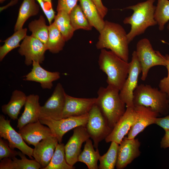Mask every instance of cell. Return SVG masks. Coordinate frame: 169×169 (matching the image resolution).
I'll return each mask as SVG.
<instances>
[{"label": "cell", "mask_w": 169, "mask_h": 169, "mask_svg": "<svg viewBox=\"0 0 169 169\" xmlns=\"http://www.w3.org/2000/svg\"><path fill=\"white\" fill-rule=\"evenodd\" d=\"M100 69L107 76L108 85L120 91L127 77L130 63L122 59L115 53L105 49H101L98 59Z\"/></svg>", "instance_id": "cell-4"}, {"label": "cell", "mask_w": 169, "mask_h": 169, "mask_svg": "<svg viewBox=\"0 0 169 169\" xmlns=\"http://www.w3.org/2000/svg\"><path fill=\"white\" fill-rule=\"evenodd\" d=\"M89 118L88 113L80 116H70L59 120L49 118L39 119L40 122L47 125L53 135L61 143L64 135L68 131L80 126H86Z\"/></svg>", "instance_id": "cell-8"}, {"label": "cell", "mask_w": 169, "mask_h": 169, "mask_svg": "<svg viewBox=\"0 0 169 169\" xmlns=\"http://www.w3.org/2000/svg\"><path fill=\"white\" fill-rule=\"evenodd\" d=\"M154 124L160 126L164 130H169V115L161 118H156Z\"/></svg>", "instance_id": "cell-39"}, {"label": "cell", "mask_w": 169, "mask_h": 169, "mask_svg": "<svg viewBox=\"0 0 169 169\" xmlns=\"http://www.w3.org/2000/svg\"><path fill=\"white\" fill-rule=\"evenodd\" d=\"M119 93V89L110 85L100 87L97 91L96 104L112 129L126 109Z\"/></svg>", "instance_id": "cell-3"}, {"label": "cell", "mask_w": 169, "mask_h": 169, "mask_svg": "<svg viewBox=\"0 0 169 169\" xmlns=\"http://www.w3.org/2000/svg\"><path fill=\"white\" fill-rule=\"evenodd\" d=\"M130 63V69L127 78L120 91L121 100L125 104L126 107L135 108L133 102V93L138 86V78L141 72V68L136 51L132 54Z\"/></svg>", "instance_id": "cell-10"}, {"label": "cell", "mask_w": 169, "mask_h": 169, "mask_svg": "<svg viewBox=\"0 0 169 169\" xmlns=\"http://www.w3.org/2000/svg\"><path fill=\"white\" fill-rule=\"evenodd\" d=\"M40 64L38 62L33 61L32 69L25 76L24 80L39 83L43 89H51L53 86V82L60 78V73L48 71Z\"/></svg>", "instance_id": "cell-20"}, {"label": "cell", "mask_w": 169, "mask_h": 169, "mask_svg": "<svg viewBox=\"0 0 169 169\" xmlns=\"http://www.w3.org/2000/svg\"><path fill=\"white\" fill-rule=\"evenodd\" d=\"M75 167L67 162L65 157L64 145L58 143L49 165L44 169H74Z\"/></svg>", "instance_id": "cell-30"}, {"label": "cell", "mask_w": 169, "mask_h": 169, "mask_svg": "<svg viewBox=\"0 0 169 169\" xmlns=\"http://www.w3.org/2000/svg\"><path fill=\"white\" fill-rule=\"evenodd\" d=\"M165 56L167 61L166 66L167 70V75L160 80L159 86L161 91L166 94L169 99V54H166Z\"/></svg>", "instance_id": "cell-38"}, {"label": "cell", "mask_w": 169, "mask_h": 169, "mask_svg": "<svg viewBox=\"0 0 169 169\" xmlns=\"http://www.w3.org/2000/svg\"><path fill=\"white\" fill-rule=\"evenodd\" d=\"M92 0L95 5L101 16L104 19L108 11L107 8L103 5L101 0Z\"/></svg>", "instance_id": "cell-40"}, {"label": "cell", "mask_w": 169, "mask_h": 169, "mask_svg": "<svg viewBox=\"0 0 169 169\" xmlns=\"http://www.w3.org/2000/svg\"><path fill=\"white\" fill-rule=\"evenodd\" d=\"M154 18L159 29L163 30L165 25L169 21V1L158 0L154 13Z\"/></svg>", "instance_id": "cell-34"}, {"label": "cell", "mask_w": 169, "mask_h": 169, "mask_svg": "<svg viewBox=\"0 0 169 169\" xmlns=\"http://www.w3.org/2000/svg\"><path fill=\"white\" fill-rule=\"evenodd\" d=\"M89 118L85 126L94 146L98 149L99 143L111 133V128L98 106L95 104L88 113Z\"/></svg>", "instance_id": "cell-7"}, {"label": "cell", "mask_w": 169, "mask_h": 169, "mask_svg": "<svg viewBox=\"0 0 169 169\" xmlns=\"http://www.w3.org/2000/svg\"><path fill=\"white\" fill-rule=\"evenodd\" d=\"M66 93L62 84L58 83L50 97L41 106L39 120L49 118L54 120L62 118Z\"/></svg>", "instance_id": "cell-9"}, {"label": "cell", "mask_w": 169, "mask_h": 169, "mask_svg": "<svg viewBox=\"0 0 169 169\" xmlns=\"http://www.w3.org/2000/svg\"><path fill=\"white\" fill-rule=\"evenodd\" d=\"M141 68V79L145 81L150 69L154 66H166L167 61L165 56L153 49L149 40L146 38L140 39L136 44V51Z\"/></svg>", "instance_id": "cell-6"}, {"label": "cell", "mask_w": 169, "mask_h": 169, "mask_svg": "<svg viewBox=\"0 0 169 169\" xmlns=\"http://www.w3.org/2000/svg\"><path fill=\"white\" fill-rule=\"evenodd\" d=\"M81 8L90 24L99 33L105 24L103 18L92 0H79Z\"/></svg>", "instance_id": "cell-24"}, {"label": "cell", "mask_w": 169, "mask_h": 169, "mask_svg": "<svg viewBox=\"0 0 169 169\" xmlns=\"http://www.w3.org/2000/svg\"><path fill=\"white\" fill-rule=\"evenodd\" d=\"M6 0H0V3H2L3 2H4V1H5Z\"/></svg>", "instance_id": "cell-42"}, {"label": "cell", "mask_w": 169, "mask_h": 169, "mask_svg": "<svg viewBox=\"0 0 169 169\" xmlns=\"http://www.w3.org/2000/svg\"><path fill=\"white\" fill-rule=\"evenodd\" d=\"M48 29L47 49L53 54L58 53L63 49L66 41L53 23L48 26Z\"/></svg>", "instance_id": "cell-27"}, {"label": "cell", "mask_w": 169, "mask_h": 169, "mask_svg": "<svg viewBox=\"0 0 169 169\" xmlns=\"http://www.w3.org/2000/svg\"><path fill=\"white\" fill-rule=\"evenodd\" d=\"M136 113V120L127 134V137L133 139L148 126L154 124L156 118L159 116L157 113L150 108L143 106H135Z\"/></svg>", "instance_id": "cell-18"}, {"label": "cell", "mask_w": 169, "mask_h": 169, "mask_svg": "<svg viewBox=\"0 0 169 169\" xmlns=\"http://www.w3.org/2000/svg\"><path fill=\"white\" fill-rule=\"evenodd\" d=\"M59 143L54 136L42 140L33 149V157L44 169L49 163L54 153L56 146Z\"/></svg>", "instance_id": "cell-19"}, {"label": "cell", "mask_w": 169, "mask_h": 169, "mask_svg": "<svg viewBox=\"0 0 169 169\" xmlns=\"http://www.w3.org/2000/svg\"><path fill=\"white\" fill-rule=\"evenodd\" d=\"M167 28L169 30V22L168 23V24L167 26Z\"/></svg>", "instance_id": "cell-43"}, {"label": "cell", "mask_w": 169, "mask_h": 169, "mask_svg": "<svg viewBox=\"0 0 169 169\" xmlns=\"http://www.w3.org/2000/svg\"><path fill=\"white\" fill-rule=\"evenodd\" d=\"M141 143L137 139H129L124 137L119 144L116 167L123 169L131 163L141 154Z\"/></svg>", "instance_id": "cell-14"}, {"label": "cell", "mask_w": 169, "mask_h": 169, "mask_svg": "<svg viewBox=\"0 0 169 169\" xmlns=\"http://www.w3.org/2000/svg\"><path fill=\"white\" fill-rule=\"evenodd\" d=\"M168 99L166 94L149 85L141 84L138 85L133 93L135 106L141 105L149 108L159 115L168 114Z\"/></svg>", "instance_id": "cell-5"}, {"label": "cell", "mask_w": 169, "mask_h": 169, "mask_svg": "<svg viewBox=\"0 0 169 169\" xmlns=\"http://www.w3.org/2000/svg\"><path fill=\"white\" fill-rule=\"evenodd\" d=\"M90 138L85 126H80L74 129L72 136L64 145L65 159L68 164L73 166L78 161L82 144Z\"/></svg>", "instance_id": "cell-13"}, {"label": "cell", "mask_w": 169, "mask_h": 169, "mask_svg": "<svg viewBox=\"0 0 169 169\" xmlns=\"http://www.w3.org/2000/svg\"><path fill=\"white\" fill-rule=\"evenodd\" d=\"M36 0H23L19 9L18 18L14 28L16 32L23 28V25L30 17L37 15L39 10V5Z\"/></svg>", "instance_id": "cell-25"}, {"label": "cell", "mask_w": 169, "mask_h": 169, "mask_svg": "<svg viewBox=\"0 0 169 169\" xmlns=\"http://www.w3.org/2000/svg\"><path fill=\"white\" fill-rule=\"evenodd\" d=\"M168 103H169V99H168Z\"/></svg>", "instance_id": "cell-44"}, {"label": "cell", "mask_w": 169, "mask_h": 169, "mask_svg": "<svg viewBox=\"0 0 169 169\" xmlns=\"http://www.w3.org/2000/svg\"><path fill=\"white\" fill-rule=\"evenodd\" d=\"M134 108H126L124 114L105 139L106 143L114 141L119 144L120 143L136 120L137 114Z\"/></svg>", "instance_id": "cell-15"}, {"label": "cell", "mask_w": 169, "mask_h": 169, "mask_svg": "<svg viewBox=\"0 0 169 169\" xmlns=\"http://www.w3.org/2000/svg\"><path fill=\"white\" fill-rule=\"evenodd\" d=\"M24 109L22 115L18 119L17 128L19 129L27 124L39 120L41 106L39 96L31 94L27 97Z\"/></svg>", "instance_id": "cell-21"}, {"label": "cell", "mask_w": 169, "mask_h": 169, "mask_svg": "<svg viewBox=\"0 0 169 169\" xmlns=\"http://www.w3.org/2000/svg\"><path fill=\"white\" fill-rule=\"evenodd\" d=\"M18 132L25 142L35 146L42 140L54 136L50 129L42 124L39 120L25 125Z\"/></svg>", "instance_id": "cell-17"}, {"label": "cell", "mask_w": 169, "mask_h": 169, "mask_svg": "<svg viewBox=\"0 0 169 169\" xmlns=\"http://www.w3.org/2000/svg\"><path fill=\"white\" fill-rule=\"evenodd\" d=\"M39 3L44 14L47 18L49 25L55 16V12L52 5V0H36Z\"/></svg>", "instance_id": "cell-36"}, {"label": "cell", "mask_w": 169, "mask_h": 169, "mask_svg": "<svg viewBox=\"0 0 169 169\" xmlns=\"http://www.w3.org/2000/svg\"><path fill=\"white\" fill-rule=\"evenodd\" d=\"M27 97L23 91L17 90H14L8 103L2 105V112L13 120L17 119L20 110L25 105Z\"/></svg>", "instance_id": "cell-22"}, {"label": "cell", "mask_w": 169, "mask_h": 169, "mask_svg": "<svg viewBox=\"0 0 169 169\" xmlns=\"http://www.w3.org/2000/svg\"><path fill=\"white\" fill-rule=\"evenodd\" d=\"M18 152L11 149L8 142L0 138V160L5 158H12L18 155Z\"/></svg>", "instance_id": "cell-35"}, {"label": "cell", "mask_w": 169, "mask_h": 169, "mask_svg": "<svg viewBox=\"0 0 169 169\" xmlns=\"http://www.w3.org/2000/svg\"><path fill=\"white\" fill-rule=\"evenodd\" d=\"M0 136L8 141L11 149L17 148L30 158L33 159V149L26 143L20 134L12 126L10 120L6 119L2 115H0Z\"/></svg>", "instance_id": "cell-12"}, {"label": "cell", "mask_w": 169, "mask_h": 169, "mask_svg": "<svg viewBox=\"0 0 169 169\" xmlns=\"http://www.w3.org/2000/svg\"><path fill=\"white\" fill-rule=\"evenodd\" d=\"M18 155L21 159L16 157L5 158L1 161L0 169H39L41 168L40 164L34 160H29L24 154L18 151Z\"/></svg>", "instance_id": "cell-23"}, {"label": "cell", "mask_w": 169, "mask_h": 169, "mask_svg": "<svg viewBox=\"0 0 169 169\" xmlns=\"http://www.w3.org/2000/svg\"><path fill=\"white\" fill-rule=\"evenodd\" d=\"M160 147L166 149L169 148V130L165 131V134L160 142Z\"/></svg>", "instance_id": "cell-41"}, {"label": "cell", "mask_w": 169, "mask_h": 169, "mask_svg": "<svg viewBox=\"0 0 169 169\" xmlns=\"http://www.w3.org/2000/svg\"><path fill=\"white\" fill-rule=\"evenodd\" d=\"M155 1L147 0L125 8L133 11L132 15L125 18L123 21L125 24L131 25V30L127 33L129 43L136 36L143 34L148 27L157 24L154 18Z\"/></svg>", "instance_id": "cell-2"}, {"label": "cell", "mask_w": 169, "mask_h": 169, "mask_svg": "<svg viewBox=\"0 0 169 169\" xmlns=\"http://www.w3.org/2000/svg\"><path fill=\"white\" fill-rule=\"evenodd\" d=\"M96 44L98 49H107L126 62L129 60V43L127 34L120 24L105 21L104 28L100 33Z\"/></svg>", "instance_id": "cell-1"}, {"label": "cell", "mask_w": 169, "mask_h": 169, "mask_svg": "<svg viewBox=\"0 0 169 169\" xmlns=\"http://www.w3.org/2000/svg\"><path fill=\"white\" fill-rule=\"evenodd\" d=\"M119 144L112 141L107 152L100 156L99 161L100 169H114L116 166Z\"/></svg>", "instance_id": "cell-33"}, {"label": "cell", "mask_w": 169, "mask_h": 169, "mask_svg": "<svg viewBox=\"0 0 169 169\" xmlns=\"http://www.w3.org/2000/svg\"><path fill=\"white\" fill-rule=\"evenodd\" d=\"M95 151L91 140L88 139L85 141L83 151L78 157V161L85 164L89 169H98L97 163L100 155L98 149Z\"/></svg>", "instance_id": "cell-26"}, {"label": "cell", "mask_w": 169, "mask_h": 169, "mask_svg": "<svg viewBox=\"0 0 169 169\" xmlns=\"http://www.w3.org/2000/svg\"><path fill=\"white\" fill-rule=\"evenodd\" d=\"M79 0H58L56 10L62 11L69 14L72 10L77 5Z\"/></svg>", "instance_id": "cell-37"}, {"label": "cell", "mask_w": 169, "mask_h": 169, "mask_svg": "<svg viewBox=\"0 0 169 169\" xmlns=\"http://www.w3.org/2000/svg\"><path fill=\"white\" fill-rule=\"evenodd\" d=\"M71 25L75 31L79 29L90 30L93 27L90 24L80 6L76 5L70 13Z\"/></svg>", "instance_id": "cell-32"}, {"label": "cell", "mask_w": 169, "mask_h": 169, "mask_svg": "<svg viewBox=\"0 0 169 169\" xmlns=\"http://www.w3.org/2000/svg\"><path fill=\"white\" fill-rule=\"evenodd\" d=\"M27 29L23 28L15 32L11 36L3 41V45L0 47V61L13 49L19 47L20 42L27 35Z\"/></svg>", "instance_id": "cell-29"}, {"label": "cell", "mask_w": 169, "mask_h": 169, "mask_svg": "<svg viewBox=\"0 0 169 169\" xmlns=\"http://www.w3.org/2000/svg\"><path fill=\"white\" fill-rule=\"evenodd\" d=\"M96 98H79L66 94L62 118L80 116L88 114L96 104Z\"/></svg>", "instance_id": "cell-16"}, {"label": "cell", "mask_w": 169, "mask_h": 169, "mask_svg": "<svg viewBox=\"0 0 169 169\" xmlns=\"http://www.w3.org/2000/svg\"><path fill=\"white\" fill-rule=\"evenodd\" d=\"M57 12L53 23L67 41L72 38L75 30L71 25L69 14L62 11Z\"/></svg>", "instance_id": "cell-28"}, {"label": "cell", "mask_w": 169, "mask_h": 169, "mask_svg": "<svg viewBox=\"0 0 169 169\" xmlns=\"http://www.w3.org/2000/svg\"><path fill=\"white\" fill-rule=\"evenodd\" d=\"M48 26L46 24L44 16L41 15L38 19L30 22L28 28L32 32L31 35L39 40L46 45L48 38Z\"/></svg>", "instance_id": "cell-31"}, {"label": "cell", "mask_w": 169, "mask_h": 169, "mask_svg": "<svg viewBox=\"0 0 169 169\" xmlns=\"http://www.w3.org/2000/svg\"><path fill=\"white\" fill-rule=\"evenodd\" d=\"M19 47L18 52L25 56L26 65L32 64L33 61L41 64L44 60L45 53L47 50L46 46L32 35H26Z\"/></svg>", "instance_id": "cell-11"}]
</instances>
